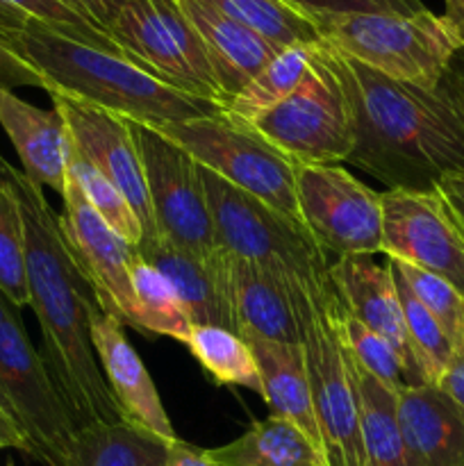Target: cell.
Instances as JSON below:
<instances>
[{"label":"cell","instance_id":"cell-1","mask_svg":"<svg viewBox=\"0 0 464 466\" xmlns=\"http://www.w3.org/2000/svg\"><path fill=\"white\" fill-rule=\"evenodd\" d=\"M0 180L9 187L21 208L30 308L39 319L44 337L41 355L59 394L66 400L77 428L98 421H123L91 346L89 314L98 300L68 248L59 217L45 200L44 189L3 155Z\"/></svg>","mask_w":464,"mask_h":466},{"label":"cell","instance_id":"cell-2","mask_svg":"<svg viewBox=\"0 0 464 466\" xmlns=\"http://www.w3.org/2000/svg\"><path fill=\"white\" fill-rule=\"evenodd\" d=\"M323 48L353 107L355 146L346 162L389 189L426 191L464 176V105L449 76L423 89Z\"/></svg>","mask_w":464,"mask_h":466},{"label":"cell","instance_id":"cell-3","mask_svg":"<svg viewBox=\"0 0 464 466\" xmlns=\"http://www.w3.org/2000/svg\"><path fill=\"white\" fill-rule=\"evenodd\" d=\"M0 32L41 73L48 85L45 91H66L118 116L153 126L223 114L218 103L185 94L121 55L82 44L41 23L30 21L18 30Z\"/></svg>","mask_w":464,"mask_h":466},{"label":"cell","instance_id":"cell-4","mask_svg":"<svg viewBox=\"0 0 464 466\" xmlns=\"http://www.w3.org/2000/svg\"><path fill=\"white\" fill-rule=\"evenodd\" d=\"M282 278L298 323V341L326 462L328 466H367L341 328V299L330 280V268L305 280L287 271Z\"/></svg>","mask_w":464,"mask_h":466},{"label":"cell","instance_id":"cell-5","mask_svg":"<svg viewBox=\"0 0 464 466\" xmlns=\"http://www.w3.org/2000/svg\"><path fill=\"white\" fill-rule=\"evenodd\" d=\"M318 36L337 53L391 80L437 89L464 44L444 14H323Z\"/></svg>","mask_w":464,"mask_h":466},{"label":"cell","instance_id":"cell-6","mask_svg":"<svg viewBox=\"0 0 464 466\" xmlns=\"http://www.w3.org/2000/svg\"><path fill=\"white\" fill-rule=\"evenodd\" d=\"M0 405L21 431L27 455L44 466H71L77 423L59 394L44 355L0 294Z\"/></svg>","mask_w":464,"mask_h":466},{"label":"cell","instance_id":"cell-7","mask_svg":"<svg viewBox=\"0 0 464 466\" xmlns=\"http://www.w3.org/2000/svg\"><path fill=\"white\" fill-rule=\"evenodd\" d=\"M153 127L185 148L214 176L271 205L285 217L300 221L296 200L298 164L268 144L250 126L226 114H214L180 123H155Z\"/></svg>","mask_w":464,"mask_h":466},{"label":"cell","instance_id":"cell-8","mask_svg":"<svg viewBox=\"0 0 464 466\" xmlns=\"http://www.w3.org/2000/svg\"><path fill=\"white\" fill-rule=\"evenodd\" d=\"M217 244L232 258L248 259L267 271L312 278L328 271V253L296 218L237 189L200 167Z\"/></svg>","mask_w":464,"mask_h":466},{"label":"cell","instance_id":"cell-9","mask_svg":"<svg viewBox=\"0 0 464 466\" xmlns=\"http://www.w3.org/2000/svg\"><path fill=\"white\" fill-rule=\"evenodd\" d=\"M296 164H339L355 146V118L326 48L318 41L305 80L280 105L250 123Z\"/></svg>","mask_w":464,"mask_h":466},{"label":"cell","instance_id":"cell-10","mask_svg":"<svg viewBox=\"0 0 464 466\" xmlns=\"http://www.w3.org/2000/svg\"><path fill=\"white\" fill-rule=\"evenodd\" d=\"M107 35L166 85L226 107L207 50L177 0H126Z\"/></svg>","mask_w":464,"mask_h":466},{"label":"cell","instance_id":"cell-11","mask_svg":"<svg viewBox=\"0 0 464 466\" xmlns=\"http://www.w3.org/2000/svg\"><path fill=\"white\" fill-rule=\"evenodd\" d=\"M130 130L144 164L157 235L196 255L217 253L221 246L214 235L200 164L148 123L130 121Z\"/></svg>","mask_w":464,"mask_h":466},{"label":"cell","instance_id":"cell-12","mask_svg":"<svg viewBox=\"0 0 464 466\" xmlns=\"http://www.w3.org/2000/svg\"><path fill=\"white\" fill-rule=\"evenodd\" d=\"M300 223L326 253L376 255L382 248L380 194L341 164H298Z\"/></svg>","mask_w":464,"mask_h":466},{"label":"cell","instance_id":"cell-13","mask_svg":"<svg viewBox=\"0 0 464 466\" xmlns=\"http://www.w3.org/2000/svg\"><path fill=\"white\" fill-rule=\"evenodd\" d=\"M380 203V253L444 278L464 296V230L437 189H387Z\"/></svg>","mask_w":464,"mask_h":466},{"label":"cell","instance_id":"cell-14","mask_svg":"<svg viewBox=\"0 0 464 466\" xmlns=\"http://www.w3.org/2000/svg\"><path fill=\"white\" fill-rule=\"evenodd\" d=\"M48 96L53 100V107L62 114L64 126H66V132L76 148L130 203L141 232H144L141 241L157 239V226H155L148 187H146V171L136 141L132 137L130 121L98 107V105L76 98L66 91L50 89Z\"/></svg>","mask_w":464,"mask_h":466},{"label":"cell","instance_id":"cell-15","mask_svg":"<svg viewBox=\"0 0 464 466\" xmlns=\"http://www.w3.org/2000/svg\"><path fill=\"white\" fill-rule=\"evenodd\" d=\"M59 226L100 308L116 317L123 326L141 332L132 287L135 248L96 214L71 177H66L62 194Z\"/></svg>","mask_w":464,"mask_h":466},{"label":"cell","instance_id":"cell-16","mask_svg":"<svg viewBox=\"0 0 464 466\" xmlns=\"http://www.w3.org/2000/svg\"><path fill=\"white\" fill-rule=\"evenodd\" d=\"M89 335L105 380L123 414V421L168 444L176 441L177 435L159 399L157 387L146 364L127 341L123 323L96 305L89 314Z\"/></svg>","mask_w":464,"mask_h":466},{"label":"cell","instance_id":"cell-17","mask_svg":"<svg viewBox=\"0 0 464 466\" xmlns=\"http://www.w3.org/2000/svg\"><path fill=\"white\" fill-rule=\"evenodd\" d=\"M135 253L157 268L176 287L194 326H218L239 335L232 296V255L218 248L214 255H196L157 237L141 241Z\"/></svg>","mask_w":464,"mask_h":466},{"label":"cell","instance_id":"cell-18","mask_svg":"<svg viewBox=\"0 0 464 466\" xmlns=\"http://www.w3.org/2000/svg\"><path fill=\"white\" fill-rule=\"evenodd\" d=\"M330 280L346 312L394 344L403 362L408 385H426L409 346L403 305L396 291L389 262L378 264L371 255L337 258V262L330 264Z\"/></svg>","mask_w":464,"mask_h":466},{"label":"cell","instance_id":"cell-19","mask_svg":"<svg viewBox=\"0 0 464 466\" xmlns=\"http://www.w3.org/2000/svg\"><path fill=\"white\" fill-rule=\"evenodd\" d=\"M0 127L12 141L21 171L35 185L64 194L68 162V132L57 109H41L12 89L0 86Z\"/></svg>","mask_w":464,"mask_h":466},{"label":"cell","instance_id":"cell-20","mask_svg":"<svg viewBox=\"0 0 464 466\" xmlns=\"http://www.w3.org/2000/svg\"><path fill=\"white\" fill-rule=\"evenodd\" d=\"M177 3L207 50L226 105L282 50L280 46L264 39L250 27L223 16L221 12L198 0H177Z\"/></svg>","mask_w":464,"mask_h":466},{"label":"cell","instance_id":"cell-21","mask_svg":"<svg viewBox=\"0 0 464 466\" xmlns=\"http://www.w3.org/2000/svg\"><path fill=\"white\" fill-rule=\"evenodd\" d=\"M400 431L421 466H464V410L437 385L396 394Z\"/></svg>","mask_w":464,"mask_h":466},{"label":"cell","instance_id":"cell-22","mask_svg":"<svg viewBox=\"0 0 464 466\" xmlns=\"http://www.w3.org/2000/svg\"><path fill=\"white\" fill-rule=\"evenodd\" d=\"M239 337L253 350L255 364H257L259 378H262V399L271 414L298 426L323 453L321 432H318L317 414H314L312 390H309L300 344H282V341L264 339L253 332H241Z\"/></svg>","mask_w":464,"mask_h":466},{"label":"cell","instance_id":"cell-23","mask_svg":"<svg viewBox=\"0 0 464 466\" xmlns=\"http://www.w3.org/2000/svg\"><path fill=\"white\" fill-rule=\"evenodd\" d=\"M282 273L267 271L248 259L232 258V296L241 332L282 344H300L294 305Z\"/></svg>","mask_w":464,"mask_h":466},{"label":"cell","instance_id":"cell-24","mask_svg":"<svg viewBox=\"0 0 464 466\" xmlns=\"http://www.w3.org/2000/svg\"><path fill=\"white\" fill-rule=\"evenodd\" d=\"M346 341V339H344ZM348 355L350 380L358 399L359 432H362L367 466H421L409 451L396 412V391L373 378L358 360Z\"/></svg>","mask_w":464,"mask_h":466},{"label":"cell","instance_id":"cell-25","mask_svg":"<svg viewBox=\"0 0 464 466\" xmlns=\"http://www.w3.org/2000/svg\"><path fill=\"white\" fill-rule=\"evenodd\" d=\"M207 453L221 466H328L321 449L298 426L276 414Z\"/></svg>","mask_w":464,"mask_h":466},{"label":"cell","instance_id":"cell-26","mask_svg":"<svg viewBox=\"0 0 464 466\" xmlns=\"http://www.w3.org/2000/svg\"><path fill=\"white\" fill-rule=\"evenodd\" d=\"M168 441L130 426L89 423L77 428L71 466H164Z\"/></svg>","mask_w":464,"mask_h":466},{"label":"cell","instance_id":"cell-27","mask_svg":"<svg viewBox=\"0 0 464 466\" xmlns=\"http://www.w3.org/2000/svg\"><path fill=\"white\" fill-rule=\"evenodd\" d=\"M314 48L317 44L285 46L239 94L227 100L223 114L250 126L259 114L280 105L287 96L294 94L296 86L305 80L312 68Z\"/></svg>","mask_w":464,"mask_h":466},{"label":"cell","instance_id":"cell-28","mask_svg":"<svg viewBox=\"0 0 464 466\" xmlns=\"http://www.w3.org/2000/svg\"><path fill=\"white\" fill-rule=\"evenodd\" d=\"M185 346L217 385L244 387L262 396V378L253 350L237 332L218 326H191Z\"/></svg>","mask_w":464,"mask_h":466},{"label":"cell","instance_id":"cell-29","mask_svg":"<svg viewBox=\"0 0 464 466\" xmlns=\"http://www.w3.org/2000/svg\"><path fill=\"white\" fill-rule=\"evenodd\" d=\"M132 287H135L139 328L146 337H171L187 344L191 332V317L166 276L150 267L136 255L132 262Z\"/></svg>","mask_w":464,"mask_h":466},{"label":"cell","instance_id":"cell-30","mask_svg":"<svg viewBox=\"0 0 464 466\" xmlns=\"http://www.w3.org/2000/svg\"><path fill=\"white\" fill-rule=\"evenodd\" d=\"M198 3L250 27L280 48L291 44H318L321 41L312 18L291 7L285 0H198Z\"/></svg>","mask_w":464,"mask_h":466},{"label":"cell","instance_id":"cell-31","mask_svg":"<svg viewBox=\"0 0 464 466\" xmlns=\"http://www.w3.org/2000/svg\"><path fill=\"white\" fill-rule=\"evenodd\" d=\"M66 177H71L86 198V203L96 209L100 218L116 232L118 237L127 241L135 248L141 241L144 232H141L139 221H136L135 212H132L130 203L123 198L121 191L76 148V144L68 137V162H66Z\"/></svg>","mask_w":464,"mask_h":466},{"label":"cell","instance_id":"cell-32","mask_svg":"<svg viewBox=\"0 0 464 466\" xmlns=\"http://www.w3.org/2000/svg\"><path fill=\"white\" fill-rule=\"evenodd\" d=\"M30 21L41 23V25L82 41V44L96 46V48L130 59L114 44L112 36L100 32L98 27L91 25L89 21H85L80 14L68 9L59 0H0V30H18Z\"/></svg>","mask_w":464,"mask_h":466},{"label":"cell","instance_id":"cell-33","mask_svg":"<svg viewBox=\"0 0 464 466\" xmlns=\"http://www.w3.org/2000/svg\"><path fill=\"white\" fill-rule=\"evenodd\" d=\"M391 273H394L396 291H398L400 305H403L405 330H408V339L409 346H412L414 358H417L419 371H421L426 385H437L446 364L453 358V341L449 339L444 328L437 323V319L414 299V294L405 285L403 278L394 268H391Z\"/></svg>","mask_w":464,"mask_h":466},{"label":"cell","instance_id":"cell-34","mask_svg":"<svg viewBox=\"0 0 464 466\" xmlns=\"http://www.w3.org/2000/svg\"><path fill=\"white\" fill-rule=\"evenodd\" d=\"M0 294L18 309L30 305L21 208L3 180H0Z\"/></svg>","mask_w":464,"mask_h":466},{"label":"cell","instance_id":"cell-35","mask_svg":"<svg viewBox=\"0 0 464 466\" xmlns=\"http://www.w3.org/2000/svg\"><path fill=\"white\" fill-rule=\"evenodd\" d=\"M387 262L403 278L414 299L437 319V323L444 328L449 339L458 349L464 339V296L449 280L435 276V273L398 262V259L387 258Z\"/></svg>","mask_w":464,"mask_h":466},{"label":"cell","instance_id":"cell-36","mask_svg":"<svg viewBox=\"0 0 464 466\" xmlns=\"http://www.w3.org/2000/svg\"><path fill=\"white\" fill-rule=\"evenodd\" d=\"M341 328H344V339L348 346L350 355L371 373L373 378L389 387L391 391L398 394L403 387L408 385V376H405L403 362H400L398 350L394 349L387 337L378 335L371 328L364 326L362 321L346 312L344 303H341Z\"/></svg>","mask_w":464,"mask_h":466},{"label":"cell","instance_id":"cell-37","mask_svg":"<svg viewBox=\"0 0 464 466\" xmlns=\"http://www.w3.org/2000/svg\"><path fill=\"white\" fill-rule=\"evenodd\" d=\"M298 12L312 16L323 14H417L426 9L421 0H285Z\"/></svg>","mask_w":464,"mask_h":466},{"label":"cell","instance_id":"cell-38","mask_svg":"<svg viewBox=\"0 0 464 466\" xmlns=\"http://www.w3.org/2000/svg\"><path fill=\"white\" fill-rule=\"evenodd\" d=\"M0 86L5 89H16V86H39V89H48L45 80L35 66L25 62L7 39L0 32Z\"/></svg>","mask_w":464,"mask_h":466},{"label":"cell","instance_id":"cell-39","mask_svg":"<svg viewBox=\"0 0 464 466\" xmlns=\"http://www.w3.org/2000/svg\"><path fill=\"white\" fill-rule=\"evenodd\" d=\"M59 3L66 5L68 9L80 14L85 21H89L91 25L98 27L100 32L107 35L114 16H116L118 9H121V5L126 0H59Z\"/></svg>","mask_w":464,"mask_h":466},{"label":"cell","instance_id":"cell-40","mask_svg":"<svg viewBox=\"0 0 464 466\" xmlns=\"http://www.w3.org/2000/svg\"><path fill=\"white\" fill-rule=\"evenodd\" d=\"M437 387L464 410V339L453 350V358L446 364L444 373L437 380Z\"/></svg>","mask_w":464,"mask_h":466},{"label":"cell","instance_id":"cell-41","mask_svg":"<svg viewBox=\"0 0 464 466\" xmlns=\"http://www.w3.org/2000/svg\"><path fill=\"white\" fill-rule=\"evenodd\" d=\"M164 466H221L209 458L207 449H198L187 441L176 440L166 449V462Z\"/></svg>","mask_w":464,"mask_h":466},{"label":"cell","instance_id":"cell-42","mask_svg":"<svg viewBox=\"0 0 464 466\" xmlns=\"http://www.w3.org/2000/svg\"><path fill=\"white\" fill-rule=\"evenodd\" d=\"M437 194L446 200L453 217L464 230V176H449L435 185Z\"/></svg>","mask_w":464,"mask_h":466},{"label":"cell","instance_id":"cell-43","mask_svg":"<svg viewBox=\"0 0 464 466\" xmlns=\"http://www.w3.org/2000/svg\"><path fill=\"white\" fill-rule=\"evenodd\" d=\"M3 449L21 451V453L27 455V444L25 440H23L21 431H18L16 423L9 419V414L5 412L3 405H0V451Z\"/></svg>","mask_w":464,"mask_h":466},{"label":"cell","instance_id":"cell-44","mask_svg":"<svg viewBox=\"0 0 464 466\" xmlns=\"http://www.w3.org/2000/svg\"><path fill=\"white\" fill-rule=\"evenodd\" d=\"M444 16L449 18L464 44V0H444Z\"/></svg>","mask_w":464,"mask_h":466},{"label":"cell","instance_id":"cell-45","mask_svg":"<svg viewBox=\"0 0 464 466\" xmlns=\"http://www.w3.org/2000/svg\"><path fill=\"white\" fill-rule=\"evenodd\" d=\"M450 82V80H449ZM450 85H453V89H455V94L459 96V100H462V105H464V76L459 77V80H455V82H450Z\"/></svg>","mask_w":464,"mask_h":466}]
</instances>
